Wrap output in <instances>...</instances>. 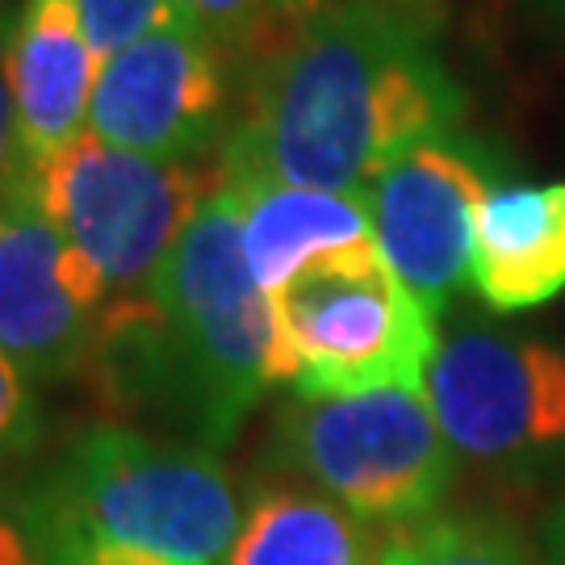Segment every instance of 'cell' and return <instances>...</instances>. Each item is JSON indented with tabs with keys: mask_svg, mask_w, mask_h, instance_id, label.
Here are the masks:
<instances>
[{
	"mask_svg": "<svg viewBox=\"0 0 565 565\" xmlns=\"http://www.w3.org/2000/svg\"><path fill=\"white\" fill-rule=\"evenodd\" d=\"M461 114L465 93L424 4L340 0L260 60L218 168L364 198L403 151L457 130Z\"/></svg>",
	"mask_w": 565,
	"mask_h": 565,
	"instance_id": "cell-1",
	"label": "cell"
},
{
	"mask_svg": "<svg viewBox=\"0 0 565 565\" xmlns=\"http://www.w3.org/2000/svg\"><path fill=\"white\" fill-rule=\"evenodd\" d=\"M88 369L109 403L156 415L198 448L226 445L268 385L294 382L277 306L243 256L226 181L184 226L151 294L105 310Z\"/></svg>",
	"mask_w": 565,
	"mask_h": 565,
	"instance_id": "cell-2",
	"label": "cell"
},
{
	"mask_svg": "<svg viewBox=\"0 0 565 565\" xmlns=\"http://www.w3.org/2000/svg\"><path fill=\"white\" fill-rule=\"evenodd\" d=\"M13 507L34 565H226L243 524L210 448L121 424L72 436Z\"/></svg>",
	"mask_w": 565,
	"mask_h": 565,
	"instance_id": "cell-3",
	"label": "cell"
},
{
	"mask_svg": "<svg viewBox=\"0 0 565 565\" xmlns=\"http://www.w3.org/2000/svg\"><path fill=\"white\" fill-rule=\"evenodd\" d=\"M273 461L364 524L436 515L452 482V445L424 385L298 394L277 415Z\"/></svg>",
	"mask_w": 565,
	"mask_h": 565,
	"instance_id": "cell-4",
	"label": "cell"
},
{
	"mask_svg": "<svg viewBox=\"0 0 565 565\" xmlns=\"http://www.w3.org/2000/svg\"><path fill=\"white\" fill-rule=\"evenodd\" d=\"M25 172L42 210L102 273L105 310L139 306L151 294L184 226L223 181V168L151 160L93 135Z\"/></svg>",
	"mask_w": 565,
	"mask_h": 565,
	"instance_id": "cell-5",
	"label": "cell"
},
{
	"mask_svg": "<svg viewBox=\"0 0 565 565\" xmlns=\"http://www.w3.org/2000/svg\"><path fill=\"white\" fill-rule=\"evenodd\" d=\"M298 394H364L424 385L436 315L398 281L377 243L302 268L273 298Z\"/></svg>",
	"mask_w": 565,
	"mask_h": 565,
	"instance_id": "cell-6",
	"label": "cell"
},
{
	"mask_svg": "<svg viewBox=\"0 0 565 565\" xmlns=\"http://www.w3.org/2000/svg\"><path fill=\"white\" fill-rule=\"evenodd\" d=\"M105 319V281L42 210L30 172L0 193V352L34 385L84 373Z\"/></svg>",
	"mask_w": 565,
	"mask_h": 565,
	"instance_id": "cell-7",
	"label": "cell"
},
{
	"mask_svg": "<svg viewBox=\"0 0 565 565\" xmlns=\"http://www.w3.org/2000/svg\"><path fill=\"white\" fill-rule=\"evenodd\" d=\"M494 177L499 163L482 142L448 130L403 151L364 193L377 252L431 315L469 277L478 205Z\"/></svg>",
	"mask_w": 565,
	"mask_h": 565,
	"instance_id": "cell-8",
	"label": "cell"
},
{
	"mask_svg": "<svg viewBox=\"0 0 565 565\" xmlns=\"http://www.w3.org/2000/svg\"><path fill=\"white\" fill-rule=\"evenodd\" d=\"M452 452L511 461L565 440V352L494 331H461L436 348L424 377Z\"/></svg>",
	"mask_w": 565,
	"mask_h": 565,
	"instance_id": "cell-9",
	"label": "cell"
},
{
	"mask_svg": "<svg viewBox=\"0 0 565 565\" xmlns=\"http://www.w3.org/2000/svg\"><path fill=\"white\" fill-rule=\"evenodd\" d=\"M223 55L193 18L121 46L102 63L88 135L151 160H198L223 135Z\"/></svg>",
	"mask_w": 565,
	"mask_h": 565,
	"instance_id": "cell-10",
	"label": "cell"
},
{
	"mask_svg": "<svg viewBox=\"0 0 565 565\" xmlns=\"http://www.w3.org/2000/svg\"><path fill=\"white\" fill-rule=\"evenodd\" d=\"M4 76L21 168L55 160L88 135L102 55L84 30L81 0H21L4 30Z\"/></svg>",
	"mask_w": 565,
	"mask_h": 565,
	"instance_id": "cell-11",
	"label": "cell"
},
{
	"mask_svg": "<svg viewBox=\"0 0 565 565\" xmlns=\"http://www.w3.org/2000/svg\"><path fill=\"white\" fill-rule=\"evenodd\" d=\"M469 281L515 315L565 289V184H494L478 205Z\"/></svg>",
	"mask_w": 565,
	"mask_h": 565,
	"instance_id": "cell-12",
	"label": "cell"
},
{
	"mask_svg": "<svg viewBox=\"0 0 565 565\" xmlns=\"http://www.w3.org/2000/svg\"><path fill=\"white\" fill-rule=\"evenodd\" d=\"M223 181L239 205L243 256L268 298H277L315 260L377 243L364 198L226 172Z\"/></svg>",
	"mask_w": 565,
	"mask_h": 565,
	"instance_id": "cell-13",
	"label": "cell"
},
{
	"mask_svg": "<svg viewBox=\"0 0 565 565\" xmlns=\"http://www.w3.org/2000/svg\"><path fill=\"white\" fill-rule=\"evenodd\" d=\"M226 565H377V536L302 486H264L243 511Z\"/></svg>",
	"mask_w": 565,
	"mask_h": 565,
	"instance_id": "cell-14",
	"label": "cell"
},
{
	"mask_svg": "<svg viewBox=\"0 0 565 565\" xmlns=\"http://www.w3.org/2000/svg\"><path fill=\"white\" fill-rule=\"evenodd\" d=\"M377 565H532L520 532L490 515H424L377 536Z\"/></svg>",
	"mask_w": 565,
	"mask_h": 565,
	"instance_id": "cell-15",
	"label": "cell"
},
{
	"mask_svg": "<svg viewBox=\"0 0 565 565\" xmlns=\"http://www.w3.org/2000/svg\"><path fill=\"white\" fill-rule=\"evenodd\" d=\"M81 18L102 63L168 21L189 18L181 0H81Z\"/></svg>",
	"mask_w": 565,
	"mask_h": 565,
	"instance_id": "cell-16",
	"label": "cell"
},
{
	"mask_svg": "<svg viewBox=\"0 0 565 565\" xmlns=\"http://www.w3.org/2000/svg\"><path fill=\"white\" fill-rule=\"evenodd\" d=\"M42 440V406L34 382L0 352V465L30 457Z\"/></svg>",
	"mask_w": 565,
	"mask_h": 565,
	"instance_id": "cell-17",
	"label": "cell"
},
{
	"mask_svg": "<svg viewBox=\"0 0 565 565\" xmlns=\"http://www.w3.org/2000/svg\"><path fill=\"white\" fill-rule=\"evenodd\" d=\"M181 9L223 51H252L268 18H277L273 0H181Z\"/></svg>",
	"mask_w": 565,
	"mask_h": 565,
	"instance_id": "cell-18",
	"label": "cell"
},
{
	"mask_svg": "<svg viewBox=\"0 0 565 565\" xmlns=\"http://www.w3.org/2000/svg\"><path fill=\"white\" fill-rule=\"evenodd\" d=\"M4 30L9 21H0V193L18 177V126H13V97H9V76H4Z\"/></svg>",
	"mask_w": 565,
	"mask_h": 565,
	"instance_id": "cell-19",
	"label": "cell"
},
{
	"mask_svg": "<svg viewBox=\"0 0 565 565\" xmlns=\"http://www.w3.org/2000/svg\"><path fill=\"white\" fill-rule=\"evenodd\" d=\"M0 565H34V548L18 520V507L4 494H0Z\"/></svg>",
	"mask_w": 565,
	"mask_h": 565,
	"instance_id": "cell-20",
	"label": "cell"
},
{
	"mask_svg": "<svg viewBox=\"0 0 565 565\" xmlns=\"http://www.w3.org/2000/svg\"><path fill=\"white\" fill-rule=\"evenodd\" d=\"M331 4H340V0H273V9H277V18H315V13H323ZM406 4H424V0H406Z\"/></svg>",
	"mask_w": 565,
	"mask_h": 565,
	"instance_id": "cell-21",
	"label": "cell"
},
{
	"mask_svg": "<svg viewBox=\"0 0 565 565\" xmlns=\"http://www.w3.org/2000/svg\"><path fill=\"white\" fill-rule=\"evenodd\" d=\"M545 553H548V565H565V507L548 520L545 527Z\"/></svg>",
	"mask_w": 565,
	"mask_h": 565,
	"instance_id": "cell-22",
	"label": "cell"
},
{
	"mask_svg": "<svg viewBox=\"0 0 565 565\" xmlns=\"http://www.w3.org/2000/svg\"><path fill=\"white\" fill-rule=\"evenodd\" d=\"M553 4H562V9H565V0H553Z\"/></svg>",
	"mask_w": 565,
	"mask_h": 565,
	"instance_id": "cell-23",
	"label": "cell"
}]
</instances>
